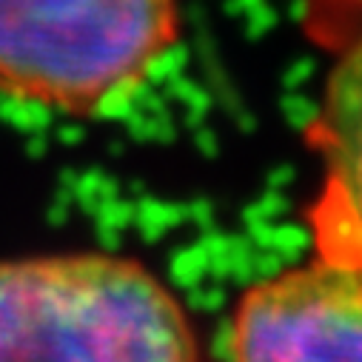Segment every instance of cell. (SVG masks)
Masks as SVG:
<instances>
[{
    "mask_svg": "<svg viewBox=\"0 0 362 362\" xmlns=\"http://www.w3.org/2000/svg\"><path fill=\"white\" fill-rule=\"evenodd\" d=\"M311 143L322 160V186L308 206L314 254L362 265V40L325 83Z\"/></svg>",
    "mask_w": 362,
    "mask_h": 362,
    "instance_id": "cell-4",
    "label": "cell"
},
{
    "mask_svg": "<svg viewBox=\"0 0 362 362\" xmlns=\"http://www.w3.org/2000/svg\"><path fill=\"white\" fill-rule=\"evenodd\" d=\"M177 35V0H0V95L100 115L137 92Z\"/></svg>",
    "mask_w": 362,
    "mask_h": 362,
    "instance_id": "cell-2",
    "label": "cell"
},
{
    "mask_svg": "<svg viewBox=\"0 0 362 362\" xmlns=\"http://www.w3.org/2000/svg\"><path fill=\"white\" fill-rule=\"evenodd\" d=\"M228 348L231 362H362V265L314 254L251 286Z\"/></svg>",
    "mask_w": 362,
    "mask_h": 362,
    "instance_id": "cell-3",
    "label": "cell"
},
{
    "mask_svg": "<svg viewBox=\"0 0 362 362\" xmlns=\"http://www.w3.org/2000/svg\"><path fill=\"white\" fill-rule=\"evenodd\" d=\"M0 362H200V351L148 268L83 251L0 262Z\"/></svg>",
    "mask_w": 362,
    "mask_h": 362,
    "instance_id": "cell-1",
    "label": "cell"
}]
</instances>
